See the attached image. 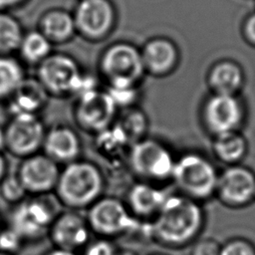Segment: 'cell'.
<instances>
[{
    "mask_svg": "<svg viewBox=\"0 0 255 255\" xmlns=\"http://www.w3.org/2000/svg\"><path fill=\"white\" fill-rule=\"evenodd\" d=\"M205 80L210 93L237 96L245 87L246 74L239 62L222 58L210 65Z\"/></svg>",
    "mask_w": 255,
    "mask_h": 255,
    "instance_id": "d6986e66",
    "label": "cell"
},
{
    "mask_svg": "<svg viewBox=\"0 0 255 255\" xmlns=\"http://www.w3.org/2000/svg\"><path fill=\"white\" fill-rule=\"evenodd\" d=\"M28 0H0V11H11L22 5Z\"/></svg>",
    "mask_w": 255,
    "mask_h": 255,
    "instance_id": "836d02e7",
    "label": "cell"
},
{
    "mask_svg": "<svg viewBox=\"0 0 255 255\" xmlns=\"http://www.w3.org/2000/svg\"><path fill=\"white\" fill-rule=\"evenodd\" d=\"M119 112L105 88H100L75 99L72 116L78 129L95 136L115 124Z\"/></svg>",
    "mask_w": 255,
    "mask_h": 255,
    "instance_id": "9c48e42d",
    "label": "cell"
},
{
    "mask_svg": "<svg viewBox=\"0 0 255 255\" xmlns=\"http://www.w3.org/2000/svg\"><path fill=\"white\" fill-rule=\"evenodd\" d=\"M28 244L6 223L0 229V252L7 255H19Z\"/></svg>",
    "mask_w": 255,
    "mask_h": 255,
    "instance_id": "f1b7e54d",
    "label": "cell"
},
{
    "mask_svg": "<svg viewBox=\"0 0 255 255\" xmlns=\"http://www.w3.org/2000/svg\"><path fill=\"white\" fill-rule=\"evenodd\" d=\"M72 13L77 35L94 43L109 38L118 22V11L112 0H78Z\"/></svg>",
    "mask_w": 255,
    "mask_h": 255,
    "instance_id": "30bf717a",
    "label": "cell"
},
{
    "mask_svg": "<svg viewBox=\"0 0 255 255\" xmlns=\"http://www.w3.org/2000/svg\"><path fill=\"white\" fill-rule=\"evenodd\" d=\"M9 162L4 153V151L0 150V183L9 173Z\"/></svg>",
    "mask_w": 255,
    "mask_h": 255,
    "instance_id": "e575fe53",
    "label": "cell"
},
{
    "mask_svg": "<svg viewBox=\"0 0 255 255\" xmlns=\"http://www.w3.org/2000/svg\"><path fill=\"white\" fill-rule=\"evenodd\" d=\"M221 244L211 237H199L190 245L189 255H219Z\"/></svg>",
    "mask_w": 255,
    "mask_h": 255,
    "instance_id": "1f68e13d",
    "label": "cell"
},
{
    "mask_svg": "<svg viewBox=\"0 0 255 255\" xmlns=\"http://www.w3.org/2000/svg\"><path fill=\"white\" fill-rule=\"evenodd\" d=\"M0 196L10 206L21 202L28 196L15 172H9L0 183Z\"/></svg>",
    "mask_w": 255,
    "mask_h": 255,
    "instance_id": "83f0119b",
    "label": "cell"
},
{
    "mask_svg": "<svg viewBox=\"0 0 255 255\" xmlns=\"http://www.w3.org/2000/svg\"><path fill=\"white\" fill-rule=\"evenodd\" d=\"M115 125L130 145L148 135L149 119L138 106L120 111Z\"/></svg>",
    "mask_w": 255,
    "mask_h": 255,
    "instance_id": "cb8c5ba5",
    "label": "cell"
},
{
    "mask_svg": "<svg viewBox=\"0 0 255 255\" xmlns=\"http://www.w3.org/2000/svg\"><path fill=\"white\" fill-rule=\"evenodd\" d=\"M99 76L107 86H140L145 74L140 48L128 41H117L99 57Z\"/></svg>",
    "mask_w": 255,
    "mask_h": 255,
    "instance_id": "8992f818",
    "label": "cell"
},
{
    "mask_svg": "<svg viewBox=\"0 0 255 255\" xmlns=\"http://www.w3.org/2000/svg\"><path fill=\"white\" fill-rule=\"evenodd\" d=\"M83 70L73 56L53 52L36 67L35 77L50 97L72 98L76 83Z\"/></svg>",
    "mask_w": 255,
    "mask_h": 255,
    "instance_id": "7c38bea8",
    "label": "cell"
},
{
    "mask_svg": "<svg viewBox=\"0 0 255 255\" xmlns=\"http://www.w3.org/2000/svg\"><path fill=\"white\" fill-rule=\"evenodd\" d=\"M246 116V106L240 95L209 93L199 109L200 125L211 138L228 132L240 131L245 124Z\"/></svg>",
    "mask_w": 255,
    "mask_h": 255,
    "instance_id": "ba28073f",
    "label": "cell"
},
{
    "mask_svg": "<svg viewBox=\"0 0 255 255\" xmlns=\"http://www.w3.org/2000/svg\"><path fill=\"white\" fill-rule=\"evenodd\" d=\"M54 45L38 29L25 32L18 48V55L23 64L37 67L53 51Z\"/></svg>",
    "mask_w": 255,
    "mask_h": 255,
    "instance_id": "603a6c76",
    "label": "cell"
},
{
    "mask_svg": "<svg viewBox=\"0 0 255 255\" xmlns=\"http://www.w3.org/2000/svg\"><path fill=\"white\" fill-rule=\"evenodd\" d=\"M61 166L42 151L20 159L15 171L28 195L53 194Z\"/></svg>",
    "mask_w": 255,
    "mask_h": 255,
    "instance_id": "9a60e30c",
    "label": "cell"
},
{
    "mask_svg": "<svg viewBox=\"0 0 255 255\" xmlns=\"http://www.w3.org/2000/svg\"><path fill=\"white\" fill-rule=\"evenodd\" d=\"M147 255H170L169 253L165 252V251H161V250H158V251H152L150 253H148Z\"/></svg>",
    "mask_w": 255,
    "mask_h": 255,
    "instance_id": "74e56055",
    "label": "cell"
},
{
    "mask_svg": "<svg viewBox=\"0 0 255 255\" xmlns=\"http://www.w3.org/2000/svg\"><path fill=\"white\" fill-rule=\"evenodd\" d=\"M5 151L17 158H25L42 150L47 127L41 116L16 115L3 126Z\"/></svg>",
    "mask_w": 255,
    "mask_h": 255,
    "instance_id": "8fae6325",
    "label": "cell"
},
{
    "mask_svg": "<svg viewBox=\"0 0 255 255\" xmlns=\"http://www.w3.org/2000/svg\"><path fill=\"white\" fill-rule=\"evenodd\" d=\"M219 255H255V245L243 237H234L221 244Z\"/></svg>",
    "mask_w": 255,
    "mask_h": 255,
    "instance_id": "4dcf8cb0",
    "label": "cell"
},
{
    "mask_svg": "<svg viewBox=\"0 0 255 255\" xmlns=\"http://www.w3.org/2000/svg\"><path fill=\"white\" fill-rule=\"evenodd\" d=\"M4 225V220H3V216H2V213L0 211V229L3 227Z\"/></svg>",
    "mask_w": 255,
    "mask_h": 255,
    "instance_id": "f35d334b",
    "label": "cell"
},
{
    "mask_svg": "<svg viewBox=\"0 0 255 255\" xmlns=\"http://www.w3.org/2000/svg\"><path fill=\"white\" fill-rule=\"evenodd\" d=\"M105 90L108 92L119 111L138 106V102L141 98L140 86H107Z\"/></svg>",
    "mask_w": 255,
    "mask_h": 255,
    "instance_id": "4316f807",
    "label": "cell"
},
{
    "mask_svg": "<svg viewBox=\"0 0 255 255\" xmlns=\"http://www.w3.org/2000/svg\"><path fill=\"white\" fill-rule=\"evenodd\" d=\"M85 215L94 236L112 240L135 233L145 225L132 216L123 198L115 195L105 194Z\"/></svg>",
    "mask_w": 255,
    "mask_h": 255,
    "instance_id": "52a82bcc",
    "label": "cell"
},
{
    "mask_svg": "<svg viewBox=\"0 0 255 255\" xmlns=\"http://www.w3.org/2000/svg\"><path fill=\"white\" fill-rule=\"evenodd\" d=\"M54 194L28 195L10 207L6 224L13 228L27 244L41 242L62 210Z\"/></svg>",
    "mask_w": 255,
    "mask_h": 255,
    "instance_id": "5b68a950",
    "label": "cell"
},
{
    "mask_svg": "<svg viewBox=\"0 0 255 255\" xmlns=\"http://www.w3.org/2000/svg\"><path fill=\"white\" fill-rule=\"evenodd\" d=\"M41 255H79L77 253L74 252H70V251H66L63 249H59L56 247H50L47 250H45Z\"/></svg>",
    "mask_w": 255,
    "mask_h": 255,
    "instance_id": "d590c367",
    "label": "cell"
},
{
    "mask_svg": "<svg viewBox=\"0 0 255 255\" xmlns=\"http://www.w3.org/2000/svg\"><path fill=\"white\" fill-rule=\"evenodd\" d=\"M26 76L20 59L13 55H0V102H6Z\"/></svg>",
    "mask_w": 255,
    "mask_h": 255,
    "instance_id": "d4e9b609",
    "label": "cell"
},
{
    "mask_svg": "<svg viewBox=\"0 0 255 255\" xmlns=\"http://www.w3.org/2000/svg\"><path fill=\"white\" fill-rule=\"evenodd\" d=\"M122 248L115 240L96 237L92 239L79 255H121Z\"/></svg>",
    "mask_w": 255,
    "mask_h": 255,
    "instance_id": "f546056e",
    "label": "cell"
},
{
    "mask_svg": "<svg viewBox=\"0 0 255 255\" xmlns=\"http://www.w3.org/2000/svg\"><path fill=\"white\" fill-rule=\"evenodd\" d=\"M5 139H4V130L3 127H0V150L5 151Z\"/></svg>",
    "mask_w": 255,
    "mask_h": 255,
    "instance_id": "8d00e7d4",
    "label": "cell"
},
{
    "mask_svg": "<svg viewBox=\"0 0 255 255\" xmlns=\"http://www.w3.org/2000/svg\"><path fill=\"white\" fill-rule=\"evenodd\" d=\"M108 177L102 166L80 158L61 166L54 196L64 209L86 211L106 194Z\"/></svg>",
    "mask_w": 255,
    "mask_h": 255,
    "instance_id": "7a4b0ae2",
    "label": "cell"
},
{
    "mask_svg": "<svg viewBox=\"0 0 255 255\" xmlns=\"http://www.w3.org/2000/svg\"><path fill=\"white\" fill-rule=\"evenodd\" d=\"M50 98L35 76H26L14 94L6 101L9 117L16 115L41 116Z\"/></svg>",
    "mask_w": 255,
    "mask_h": 255,
    "instance_id": "ffe728a7",
    "label": "cell"
},
{
    "mask_svg": "<svg viewBox=\"0 0 255 255\" xmlns=\"http://www.w3.org/2000/svg\"><path fill=\"white\" fill-rule=\"evenodd\" d=\"M41 151L63 166L83 157V140L77 128L55 124L47 128Z\"/></svg>",
    "mask_w": 255,
    "mask_h": 255,
    "instance_id": "e0dca14e",
    "label": "cell"
},
{
    "mask_svg": "<svg viewBox=\"0 0 255 255\" xmlns=\"http://www.w3.org/2000/svg\"><path fill=\"white\" fill-rule=\"evenodd\" d=\"M219 171L213 161L197 150L176 154L170 184L175 191L200 203L215 195Z\"/></svg>",
    "mask_w": 255,
    "mask_h": 255,
    "instance_id": "277c9868",
    "label": "cell"
},
{
    "mask_svg": "<svg viewBox=\"0 0 255 255\" xmlns=\"http://www.w3.org/2000/svg\"><path fill=\"white\" fill-rule=\"evenodd\" d=\"M176 154L163 139L147 135L129 146L127 169L134 180L166 186L171 181Z\"/></svg>",
    "mask_w": 255,
    "mask_h": 255,
    "instance_id": "3957f363",
    "label": "cell"
},
{
    "mask_svg": "<svg viewBox=\"0 0 255 255\" xmlns=\"http://www.w3.org/2000/svg\"><path fill=\"white\" fill-rule=\"evenodd\" d=\"M0 255H7V254H4V253H2V252H0Z\"/></svg>",
    "mask_w": 255,
    "mask_h": 255,
    "instance_id": "ab89813d",
    "label": "cell"
},
{
    "mask_svg": "<svg viewBox=\"0 0 255 255\" xmlns=\"http://www.w3.org/2000/svg\"><path fill=\"white\" fill-rule=\"evenodd\" d=\"M249 144L241 131H233L212 137L211 150L214 157L225 164H241L248 153Z\"/></svg>",
    "mask_w": 255,
    "mask_h": 255,
    "instance_id": "7402d4cb",
    "label": "cell"
},
{
    "mask_svg": "<svg viewBox=\"0 0 255 255\" xmlns=\"http://www.w3.org/2000/svg\"><path fill=\"white\" fill-rule=\"evenodd\" d=\"M142 64L146 75L164 78L176 71L181 54L177 44L165 36H154L140 47Z\"/></svg>",
    "mask_w": 255,
    "mask_h": 255,
    "instance_id": "2e32d148",
    "label": "cell"
},
{
    "mask_svg": "<svg viewBox=\"0 0 255 255\" xmlns=\"http://www.w3.org/2000/svg\"><path fill=\"white\" fill-rule=\"evenodd\" d=\"M240 34L245 44L255 49V10L243 18L240 26Z\"/></svg>",
    "mask_w": 255,
    "mask_h": 255,
    "instance_id": "d6a6232c",
    "label": "cell"
},
{
    "mask_svg": "<svg viewBox=\"0 0 255 255\" xmlns=\"http://www.w3.org/2000/svg\"><path fill=\"white\" fill-rule=\"evenodd\" d=\"M92 237L86 215L82 211L63 208L54 219L47 238L53 247L80 254Z\"/></svg>",
    "mask_w": 255,
    "mask_h": 255,
    "instance_id": "5bb4252c",
    "label": "cell"
},
{
    "mask_svg": "<svg viewBox=\"0 0 255 255\" xmlns=\"http://www.w3.org/2000/svg\"><path fill=\"white\" fill-rule=\"evenodd\" d=\"M205 223L202 203L175 191L167 195L159 212L147 223V236L161 248L181 250L200 237Z\"/></svg>",
    "mask_w": 255,
    "mask_h": 255,
    "instance_id": "6da1fadb",
    "label": "cell"
},
{
    "mask_svg": "<svg viewBox=\"0 0 255 255\" xmlns=\"http://www.w3.org/2000/svg\"><path fill=\"white\" fill-rule=\"evenodd\" d=\"M214 197L232 209L250 205L255 201V172L242 164L226 166L219 171Z\"/></svg>",
    "mask_w": 255,
    "mask_h": 255,
    "instance_id": "4fadbf2b",
    "label": "cell"
},
{
    "mask_svg": "<svg viewBox=\"0 0 255 255\" xmlns=\"http://www.w3.org/2000/svg\"><path fill=\"white\" fill-rule=\"evenodd\" d=\"M37 29L54 46L67 44L77 35L73 13L63 8H52L45 11L39 19Z\"/></svg>",
    "mask_w": 255,
    "mask_h": 255,
    "instance_id": "44dd1931",
    "label": "cell"
},
{
    "mask_svg": "<svg viewBox=\"0 0 255 255\" xmlns=\"http://www.w3.org/2000/svg\"><path fill=\"white\" fill-rule=\"evenodd\" d=\"M24 33L16 16L9 11H0V55L17 53Z\"/></svg>",
    "mask_w": 255,
    "mask_h": 255,
    "instance_id": "484cf974",
    "label": "cell"
},
{
    "mask_svg": "<svg viewBox=\"0 0 255 255\" xmlns=\"http://www.w3.org/2000/svg\"><path fill=\"white\" fill-rule=\"evenodd\" d=\"M168 194L165 186L134 180L128 187L124 200L135 219L148 223L159 212Z\"/></svg>",
    "mask_w": 255,
    "mask_h": 255,
    "instance_id": "ac0fdd59",
    "label": "cell"
}]
</instances>
